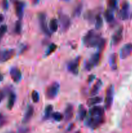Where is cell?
I'll return each mask as SVG.
<instances>
[{
  "label": "cell",
  "instance_id": "6da1fadb",
  "mask_svg": "<svg viewBox=\"0 0 132 133\" xmlns=\"http://www.w3.org/2000/svg\"><path fill=\"white\" fill-rule=\"evenodd\" d=\"M104 122V110L102 107L94 106L91 108L85 118V124L90 128L97 129Z\"/></svg>",
  "mask_w": 132,
  "mask_h": 133
},
{
  "label": "cell",
  "instance_id": "ac0fdd59",
  "mask_svg": "<svg viewBox=\"0 0 132 133\" xmlns=\"http://www.w3.org/2000/svg\"><path fill=\"white\" fill-rule=\"evenodd\" d=\"M117 55L116 53H113L109 58V65L112 70H116L117 69Z\"/></svg>",
  "mask_w": 132,
  "mask_h": 133
},
{
  "label": "cell",
  "instance_id": "8fae6325",
  "mask_svg": "<svg viewBox=\"0 0 132 133\" xmlns=\"http://www.w3.org/2000/svg\"><path fill=\"white\" fill-rule=\"evenodd\" d=\"M14 7H15V12L16 16L19 19L23 18V12H24L25 3L22 1H16L14 3Z\"/></svg>",
  "mask_w": 132,
  "mask_h": 133
},
{
  "label": "cell",
  "instance_id": "ab89813d",
  "mask_svg": "<svg viewBox=\"0 0 132 133\" xmlns=\"http://www.w3.org/2000/svg\"><path fill=\"white\" fill-rule=\"evenodd\" d=\"M3 79V75L0 74V82L2 81Z\"/></svg>",
  "mask_w": 132,
  "mask_h": 133
},
{
  "label": "cell",
  "instance_id": "7a4b0ae2",
  "mask_svg": "<svg viewBox=\"0 0 132 133\" xmlns=\"http://www.w3.org/2000/svg\"><path fill=\"white\" fill-rule=\"evenodd\" d=\"M82 41L87 48H98L100 51L102 50L106 45V40L94 30L88 31L83 37Z\"/></svg>",
  "mask_w": 132,
  "mask_h": 133
},
{
  "label": "cell",
  "instance_id": "ffe728a7",
  "mask_svg": "<svg viewBox=\"0 0 132 133\" xmlns=\"http://www.w3.org/2000/svg\"><path fill=\"white\" fill-rule=\"evenodd\" d=\"M102 101V99L100 97H93L89 98L87 101V105L88 107H93L97 104L100 103Z\"/></svg>",
  "mask_w": 132,
  "mask_h": 133
},
{
  "label": "cell",
  "instance_id": "1f68e13d",
  "mask_svg": "<svg viewBox=\"0 0 132 133\" xmlns=\"http://www.w3.org/2000/svg\"><path fill=\"white\" fill-rule=\"evenodd\" d=\"M7 31V26L6 25H2L0 27V40L3 36V35L6 33Z\"/></svg>",
  "mask_w": 132,
  "mask_h": 133
},
{
  "label": "cell",
  "instance_id": "ba28073f",
  "mask_svg": "<svg viewBox=\"0 0 132 133\" xmlns=\"http://www.w3.org/2000/svg\"><path fill=\"white\" fill-rule=\"evenodd\" d=\"M119 15V18L122 20H126L129 18L130 11H129V5L128 2H124V3L122 4Z\"/></svg>",
  "mask_w": 132,
  "mask_h": 133
},
{
  "label": "cell",
  "instance_id": "8d00e7d4",
  "mask_svg": "<svg viewBox=\"0 0 132 133\" xmlns=\"http://www.w3.org/2000/svg\"><path fill=\"white\" fill-rule=\"evenodd\" d=\"M74 127V124H71V125H70L69 127H68L69 129H67V131H71V130H72V129H73V128H72V127Z\"/></svg>",
  "mask_w": 132,
  "mask_h": 133
},
{
  "label": "cell",
  "instance_id": "9a60e30c",
  "mask_svg": "<svg viewBox=\"0 0 132 133\" xmlns=\"http://www.w3.org/2000/svg\"><path fill=\"white\" fill-rule=\"evenodd\" d=\"M34 112V110L33 107L31 106V105L28 106V108H27V110H26V112L25 114L24 117H23V121H22L23 123H27L31 120L32 117L33 116Z\"/></svg>",
  "mask_w": 132,
  "mask_h": 133
},
{
  "label": "cell",
  "instance_id": "52a82bcc",
  "mask_svg": "<svg viewBox=\"0 0 132 133\" xmlns=\"http://www.w3.org/2000/svg\"><path fill=\"white\" fill-rule=\"evenodd\" d=\"M15 54L14 49L0 50V63L5 62L12 58Z\"/></svg>",
  "mask_w": 132,
  "mask_h": 133
},
{
  "label": "cell",
  "instance_id": "d6986e66",
  "mask_svg": "<svg viewBox=\"0 0 132 133\" xmlns=\"http://www.w3.org/2000/svg\"><path fill=\"white\" fill-rule=\"evenodd\" d=\"M87 114V112L85 108L83 105H80L78 108V113L79 120L82 121L84 119H85Z\"/></svg>",
  "mask_w": 132,
  "mask_h": 133
},
{
  "label": "cell",
  "instance_id": "e0dca14e",
  "mask_svg": "<svg viewBox=\"0 0 132 133\" xmlns=\"http://www.w3.org/2000/svg\"><path fill=\"white\" fill-rule=\"evenodd\" d=\"M102 85V82L101 81L100 79H98V80L96 81V83H94V84L93 85V88H91L90 91V95L92 96H94L95 95H97V94L99 92L100 89Z\"/></svg>",
  "mask_w": 132,
  "mask_h": 133
},
{
  "label": "cell",
  "instance_id": "44dd1931",
  "mask_svg": "<svg viewBox=\"0 0 132 133\" xmlns=\"http://www.w3.org/2000/svg\"><path fill=\"white\" fill-rule=\"evenodd\" d=\"M104 18L106 19V22L111 23L114 20V15L113 10L109 9L106 10L104 12Z\"/></svg>",
  "mask_w": 132,
  "mask_h": 133
},
{
  "label": "cell",
  "instance_id": "d6a6232c",
  "mask_svg": "<svg viewBox=\"0 0 132 133\" xmlns=\"http://www.w3.org/2000/svg\"><path fill=\"white\" fill-rule=\"evenodd\" d=\"M6 123V118L2 114L0 113V128L2 127L3 126H4L5 125V123Z\"/></svg>",
  "mask_w": 132,
  "mask_h": 133
},
{
  "label": "cell",
  "instance_id": "277c9868",
  "mask_svg": "<svg viewBox=\"0 0 132 133\" xmlns=\"http://www.w3.org/2000/svg\"><path fill=\"white\" fill-rule=\"evenodd\" d=\"M114 88L113 85L109 86L106 90V97H105V107L107 110L110 109L113 101Z\"/></svg>",
  "mask_w": 132,
  "mask_h": 133
},
{
  "label": "cell",
  "instance_id": "f1b7e54d",
  "mask_svg": "<svg viewBox=\"0 0 132 133\" xmlns=\"http://www.w3.org/2000/svg\"><path fill=\"white\" fill-rule=\"evenodd\" d=\"M119 0H107V5L111 10H114L117 6V3Z\"/></svg>",
  "mask_w": 132,
  "mask_h": 133
},
{
  "label": "cell",
  "instance_id": "484cf974",
  "mask_svg": "<svg viewBox=\"0 0 132 133\" xmlns=\"http://www.w3.org/2000/svg\"><path fill=\"white\" fill-rule=\"evenodd\" d=\"M82 10V4L79 3L76 5L75 9H74L73 11V16L75 17H78L80 15L81 12Z\"/></svg>",
  "mask_w": 132,
  "mask_h": 133
},
{
  "label": "cell",
  "instance_id": "603a6c76",
  "mask_svg": "<svg viewBox=\"0 0 132 133\" xmlns=\"http://www.w3.org/2000/svg\"><path fill=\"white\" fill-rule=\"evenodd\" d=\"M53 107L52 105H47L45 109V112H44V116H43V119H48L51 116L52 112H53Z\"/></svg>",
  "mask_w": 132,
  "mask_h": 133
},
{
  "label": "cell",
  "instance_id": "5bb4252c",
  "mask_svg": "<svg viewBox=\"0 0 132 133\" xmlns=\"http://www.w3.org/2000/svg\"><path fill=\"white\" fill-rule=\"evenodd\" d=\"M122 27H120L116 32L114 33V35L112 36V43L113 45H116L119 44L122 38Z\"/></svg>",
  "mask_w": 132,
  "mask_h": 133
},
{
  "label": "cell",
  "instance_id": "9c48e42d",
  "mask_svg": "<svg viewBox=\"0 0 132 133\" xmlns=\"http://www.w3.org/2000/svg\"><path fill=\"white\" fill-rule=\"evenodd\" d=\"M39 21H40V27H41V30H42L43 32L47 36H50L51 35V32H50L49 29H48L47 25L46 23V16H45V14L43 13H40L39 14Z\"/></svg>",
  "mask_w": 132,
  "mask_h": 133
},
{
  "label": "cell",
  "instance_id": "7402d4cb",
  "mask_svg": "<svg viewBox=\"0 0 132 133\" xmlns=\"http://www.w3.org/2000/svg\"><path fill=\"white\" fill-rule=\"evenodd\" d=\"M16 99V94L13 92H11L9 95V100H8L7 103V107L9 109H12L14 107V103H15Z\"/></svg>",
  "mask_w": 132,
  "mask_h": 133
},
{
  "label": "cell",
  "instance_id": "8992f818",
  "mask_svg": "<svg viewBox=\"0 0 132 133\" xmlns=\"http://www.w3.org/2000/svg\"><path fill=\"white\" fill-rule=\"evenodd\" d=\"M80 57H78L75 59L71 61L67 64V70L73 75H77L78 73L79 64H80Z\"/></svg>",
  "mask_w": 132,
  "mask_h": 133
},
{
  "label": "cell",
  "instance_id": "7c38bea8",
  "mask_svg": "<svg viewBox=\"0 0 132 133\" xmlns=\"http://www.w3.org/2000/svg\"><path fill=\"white\" fill-rule=\"evenodd\" d=\"M10 75L14 83H18L21 79V72L16 67H12L10 70Z\"/></svg>",
  "mask_w": 132,
  "mask_h": 133
},
{
  "label": "cell",
  "instance_id": "5b68a950",
  "mask_svg": "<svg viewBox=\"0 0 132 133\" xmlns=\"http://www.w3.org/2000/svg\"><path fill=\"white\" fill-rule=\"evenodd\" d=\"M100 60V52L93 54L91 57L90 60L85 64V68L87 71H90L93 67L97 66Z\"/></svg>",
  "mask_w": 132,
  "mask_h": 133
},
{
  "label": "cell",
  "instance_id": "4316f807",
  "mask_svg": "<svg viewBox=\"0 0 132 133\" xmlns=\"http://www.w3.org/2000/svg\"><path fill=\"white\" fill-rule=\"evenodd\" d=\"M52 118L54 120L56 121V122H60L62 119H63V115L61 113L58 112H56L52 113L51 114Z\"/></svg>",
  "mask_w": 132,
  "mask_h": 133
},
{
  "label": "cell",
  "instance_id": "83f0119b",
  "mask_svg": "<svg viewBox=\"0 0 132 133\" xmlns=\"http://www.w3.org/2000/svg\"><path fill=\"white\" fill-rule=\"evenodd\" d=\"M21 21H18L16 22L15 24V27H14V32L17 34V35H20L21 32Z\"/></svg>",
  "mask_w": 132,
  "mask_h": 133
},
{
  "label": "cell",
  "instance_id": "60d3db41",
  "mask_svg": "<svg viewBox=\"0 0 132 133\" xmlns=\"http://www.w3.org/2000/svg\"><path fill=\"white\" fill-rule=\"evenodd\" d=\"M64 1H69V0H64Z\"/></svg>",
  "mask_w": 132,
  "mask_h": 133
},
{
  "label": "cell",
  "instance_id": "e575fe53",
  "mask_svg": "<svg viewBox=\"0 0 132 133\" xmlns=\"http://www.w3.org/2000/svg\"><path fill=\"white\" fill-rule=\"evenodd\" d=\"M94 78H95V76H94V75H89V77H88V79H87L88 83H91V82L93 81L94 79Z\"/></svg>",
  "mask_w": 132,
  "mask_h": 133
},
{
  "label": "cell",
  "instance_id": "3957f363",
  "mask_svg": "<svg viewBox=\"0 0 132 133\" xmlns=\"http://www.w3.org/2000/svg\"><path fill=\"white\" fill-rule=\"evenodd\" d=\"M59 90L60 84L56 82L53 83L47 88L45 91V96L49 99H53L57 96Z\"/></svg>",
  "mask_w": 132,
  "mask_h": 133
},
{
  "label": "cell",
  "instance_id": "74e56055",
  "mask_svg": "<svg viewBox=\"0 0 132 133\" xmlns=\"http://www.w3.org/2000/svg\"><path fill=\"white\" fill-rule=\"evenodd\" d=\"M39 1L40 0H32V2L34 5H36V4H38L39 3Z\"/></svg>",
  "mask_w": 132,
  "mask_h": 133
},
{
  "label": "cell",
  "instance_id": "4dcf8cb0",
  "mask_svg": "<svg viewBox=\"0 0 132 133\" xmlns=\"http://www.w3.org/2000/svg\"><path fill=\"white\" fill-rule=\"evenodd\" d=\"M56 48H57V46L56 44H50V45L49 47V48H48L47 51V52H46V55L49 56V55H50L51 53H53V52L56 50Z\"/></svg>",
  "mask_w": 132,
  "mask_h": 133
},
{
  "label": "cell",
  "instance_id": "d590c367",
  "mask_svg": "<svg viewBox=\"0 0 132 133\" xmlns=\"http://www.w3.org/2000/svg\"><path fill=\"white\" fill-rule=\"evenodd\" d=\"M4 97H5V94H4L3 91L0 90V102L3 99Z\"/></svg>",
  "mask_w": 132,
  "mask_h": 133
},
{
  "label": "cell",
  "instance_id": "30bf717a",
  "mask_svg": "<svg viewBox=\"0 0 132 133\" xmlns=\"http://www.w3.org/2000/svg\"><path fill=\"white\" fill-rule=\"evenodd\" d=\"M132 53V44H126L121 48L120 51V57L121 59L128 58Z\"/></svg>",
  "mask_w": 132,
  "mask_h": 133
},
{
  "label": "cell",
  "instance_id": "f546056e",
  "mask_svg": "<svg viewBox=\"0 0 132 133\" xmlns=\"http://www.w3.org/2000/svg\"><path fill=\"white\" fill-rule=\"evenodd\" d=\"M32 99L33 101V102L34 103H38L40 100V96H39V94L37 91L34 90L32 92Z\"/></svg>",
  "mask_w": 132,
  "mask_h": 133
},
{
  "label": "cell",
  "instance_id": "836d02e7",
  "mask_svg": "<svg viewBox=\"0 0 132 133\" xmlns=\"http://www.w3.org/2000/svg\"><path fill=\"white\" fill-rule=\"evenodd\" d=\"M1 5L4 10H7L9 8V2L7 0H2V3H1Z\"/></svg>",
  "mask_w": 132,
  "mask_h": 133
},
{
  "label": "cell",
  "instance_id": "4fadbf2b",
  "mask_svg": "<svg viewBox=\"0 0 132 133\" xmlns=\"http://www.w3.org/2000/svg\"><path fill=\"white\" fill-rule=\"evenodd\" d=\"M60 21L61 23V27L63 31H66L69 29L71 25L70 18L65 14H61L60 16Z\"/></svg>",
  "mask_w": 132,
  "mask_h": 133
},
{
  "label": "cell",
  "instance_id": "f35d334b",
  "mask_svg": "<svg viewBox=\"0 0 132 133\" xmlns=\"http://www.w3.org/2000/svg\"><path fill=\"white\" fill-rule=\"evenodd\" d=\"M3 19H4V16L2 15V14H0V23L3 21Z\"/></svg>",
  "mask_w": 132,
  "mask_h": 133
},
{
  "label": "cell",
  "instance_id": "cb8c5ba5",
  "mask_svg": "<svg viewBox=\"0 0 132 133\" xmlns=\"http://www.w3.org/2000/svg\"><path fill=\"white\" fill-rule=\"evenodd\" d=\"M103 25V20L100 14H98L95 17V28L96 29H100Z\"/></svg>",
  "mask_w": 132,
  "mask_h": 133
},
{
  "label": "cell",
  "instance_id": "d4e9b609",
  "mask_svg": "<svg viewBox=\"0 0 132 133\" xmlns=\"http://www.w3.org/2000/svg\"><path fill=\"white\" fill-rule=\"evenodd\" d=\"M49 27H50V31H52L53 32H56L58 30V21L56 19H54V18L52 19L50 22V25H49Z\"/></svg>",
  "mask_w": 132,
  "mask_h": 133
},
{
  "label": "cell",
  "instance_id": "2e32d148",
  "mask_svg": "<svg viewBox=\"0 0 132 133\" xmlns=\"http://www.w3.org/2000/svg\"><path fill=\"white\" fill-rule=\"evenodd\" d=\"M74 114V108L72 105H67L65 110V116L64 119L65 122H69L72 119Z\"/></svg>",
  "mask_w": 132,
  "mask_h": 133
}]
</instances>
